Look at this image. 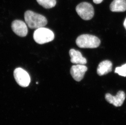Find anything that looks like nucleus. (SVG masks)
<instances>
[{
    "instance_id": "9b49d317",
    "label": "nucleus",
    "mask_w": 126,
    "mask_h": 125,
    "mask_svg": "<svg viewBox=\"0 0 126 125\" xmlns=\"http://www.w3.org/2000/svg\"><path fill=\"white\" fill-rule=\"evenodd\" d=\"M113 12H124L126 10V0H113L110 5Z\"/></svg>"
},
{
    "instance_id": "39448f33",
    "label": "nucleus",
    "mask_w": 126,
    "mask_h": 125,
    "mask_svg": "<svg viewBox=\"0 0 126 125\" xmlns=\"http://www.w3.org/2000/svg\"><path fill=\"white\" fill-rule=\"evenodd\" d=\"M14 76L18 85L23 88L28 86L30 83V78L28 72L23 69L18 67L14 72Z\"/></svg>"
},
{
    "instance_id": "20e7f679",
    "label": "nucleus",
    "mask_w": 126,
    "mask_h": 125,
    "mask_svg": "<svg viewBox=\"0 0 126 125\" xmlns=\"http://www.w3.org/2000/svg\"><path fill=\"white\" fill-rule=\"evenodd\" d=\"M76 12L80 17L84 20H90L94 15L93 6L87 2H82L76 6Z\"/></svg>"
},
{
    "instance_id": "9d476101",
    "label": "nucleus",
    "mask_w": 126,
    "mask_h": 125,
    "mask_svg": "<svg viewBox=\"0 0 126 125\" xmlns=\"http://www.w3.org/2000/svg\"><path fill=\"white\" fill-rule=\"evenodd\" d=\"M112 70V62L110 61L105 60L100 62L99 64L97 72L98 75L101 76L111 72Z\"/></svg>"
},
{
    "instance_id": "f257e3e1",
    "label": "nucleus",
    "mask_w": 126,
    "mask_h": 125,
    "mask_svg": "<svg viewBox=\"0 0 126 125\" xmlns=\"http://www.w3.org/2000/svg\"><path fill=\"white\" fill-rule=\"evenodd\" d=\"M24 18L26 23L28 27L32 29L43 27L47 23V20L45 17L30 10H28L25 12Z\"/></svg>"
},
{
    "instance_id": "4468645a",
    "label": "nucleus",
    "mask_w": 126,
    "mask_h": 125,
    "mask_svg": "<svg viewBox=\"0 0 126 125\" xmlns=\"http://www.w3.org/2000/svg\"><path fill=\"white\" fill-rule=\"evenodd\" d=\"M103 0H93V2L95 4H100L102 2Z\"/></svg>"
},
{
    "instance_id": "1a4fd4ad",
    "label": "nucleus",
    "mask_w": 126,
    "mask_h": 125,
    "mask_svg": "<svg viewBox=\"0 0 126 125\" xmlns=\"http://www.w3.org/2000/svg\"><path fill=\"white\" fill-rule=\"evenodd\" d=\"M69 54L71 57V62L73 63L81 65H85L87 63V60L82 57L80 51L71 49L69 50Z\"/></svg>"
},
{
    "instance_id": "2eb2a0df",
    "label": "nucleus",
    "mask_w": 126,
    "mask_h": 125,
    "mask_svg": "<svg viewBox=\"0 0 126 125\" xmlns=\"http://www.w3.org/2000/svg\"><path fill=\"white\" fill-rule=\"evenodd\" d=\"M124 26L125 27V29H126V18L125 19V21H124Z\"/></svg>"
},
{
    "instance_id": "ddd939ff",
    "label": "nucleus",
    "mask_w": 126,
    "mask_h": 125,
    "mask_svg": "<svg viewBox=\"0 0 126 125\" xmlns=\"http://www.w3.org/2000/svg\"><path fill=\"white\" fill-rule=\"evenodd\" d=\"M115 72L119 75L123 76H126V63L123 65L121 67H117L115 68Z\"/></svg>"
},
{
    "instance_id": "7ed1b4c3",
    "label": "nucleus",
    "mask_w": 126,
    "mask_h": 125,
    "mask_svg": "<svg viewBox=\"0 0 126 125\" xmlns=\"http://www.w3.org/2000/svg\"><path fill=\"white\" fill-rule=\"evenodd\" d=\"M35 41L39 44H43L54 40V34L52 31L48 28L41 27L37 28L33 35Z\"/></svg>"
},
{
    "instance_id": "0eeeda50",
    "label": "nucleus",
    "mask_w": 126,
    "mask_h": 125,
    "mask_svg": "<svg viewBox=\"0 0 126 125\" xmlns=\"http://www.w3.org/2000/svg\"><path fill=\"white\" fill-rule=\"evenodd\" d=\"M11 27L14 33L20 37H25L28 34V27L23 21L14 20L12 23Z\"/></svg>"
},
{
    "instance_id": "f8f14e48",
    "label": "nucleus",
    "mask_w": 126,
    "mask_h": 125,
    "mask_svg": "<svg viewBox=\"0 0 126 125\" xmlns=\"http://www.w3.org/2000/svg\"><path fill=\"white\" fill-rule=\"evenodd\" d=\"M36 1L45 9L52 8L56 6V0H36Z\"/></svg>"
},
{
    "instance_id": "6e6552de",
    "label": "nucleus",
    "mask_w": 126,
    "mask_h": 125,
    "mask_svg": "<svg viewBox=\"0 0 126 125\" xmlns=\"http://www.w3.org/2000/svg\"><path fill=\"white\" fill-rule=\"evenodd\" d=\"M125 94L123 91H119L115 96H112L110 93L105 95V99L110 104H113L114 106L119 107L121 106L125 100Z\"/></svg>"
},
{
    "instance_id": "423d86ee",
    "label": "nucleus",
    "mask_w": 126,
    "mask_h": 125,
    "mask_svg": "<svg viewBox=\"0 0 126 125\" xmlns=\"http://www.w3.org/2000/svg\"><path fill=\"white\" fill-rule=\"evenodd\" d=\"M87 69V67L84 65L77 64L71 67L70 73L74 80L79 82L83 79Z\"/></svg>"
},
{
    "instance_id": "f03ea898",
    "label": "nucleus",
    "mask_w": 126,
    "mask_h": 125,
    "mask_svg": "<svg viewBox=\"0 0 126 125\" xmlns=\"http://www.w3.org/2000/svg\"><path fill=\"white\" fill-rule=\"evenodd\" d=\"M76 44L80 48L94 49L100 46V41L95 36L83 34L78 37L76 40Z\"/></svg>"
}]
</instances>
